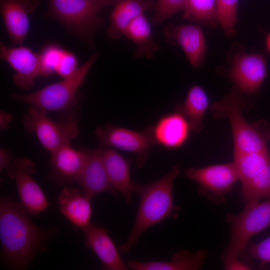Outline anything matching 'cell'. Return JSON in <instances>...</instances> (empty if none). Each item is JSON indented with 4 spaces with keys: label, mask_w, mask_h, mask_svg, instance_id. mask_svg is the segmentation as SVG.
<instances>
[{
    "label": "cell",
    "mask_w": 270,
    "mask_h": 270,
    "mask_svg": "<svg viewBox=\"0 0 270 270\" xmlns=\"http://www.w3.org/2000/svg\"><path fill=\"white\" fill-rule=\"evenodd\" d=\"M20 203L2 197L0 200V239L8 264L24 269L38 252L45 251L52 232L34 225Z\"/></svg>",
    "instance_id": "6da1fadb"
},
{
    "label": "cell",
    "mask_w": 270,
    "mask_h": 270,
    "mask_svg": "<svg viewBox=\"0 0 270 270\" xmlns=\"http://www.w3.org/2000/svg\"><path fill=\"white\" fill-rule=\"evenodd\" d=\"M180 170L176 164L167 174L152 182L134 184V192L139 196V205L132 230L126 242L120 246V252H129L145 230L170 216L174 208L173 183Z\"/></svg>",
    "instance_id": "7a4b0ae2"
},
{
    "label": "cell",
    "mask_w": 270,
    "mask_h": 270,
    "mask_svg": "<svg viewBox=\"0 0 270 270\" xmlns=\"http://www.w3.org/2000/svg\"><path fill=\"white\" fill-rule=\"evenodd\" d=\"M228 220L231 232L223 258L224 268L228 270H249L238 256L254 234L270 226V198L246 204L242 211L228 216Z\"/></svg>",
    "instance_id": "3957f363"
},
{
    "label": "cell",
    "mask_w": 270,
    "mask_h": 270,
    "mask_svg": "<svg viewBox=\"0 0 270 270\" xmlns=\"http://www.w3.org/2000/svg\"><path fill=\"white\" fill-rule=\"evenodd\" d=\"M246 106L243 93L235 86L231 92L211 106L216 118H228L233 138L234 153L259 152L268 150L266 138L256 125L249 124L244 118L242 110Z\"/></svg>",
    "instance_id": "277c9868"
},
{
    "label": "cell",
    "mask_w": 270,
    "mask_h": 270,
    "mask_svg": "<svg viewBox=\"0 0 270 270\" xmlns=\"http://www.w3.org/2000/svg\"><path fill=\"white\" fill-rule=\"evenodd\" d=\"M98 54H93L72 75L28 94L14 93L12 98L48 112H62L70 109L77 100V91L82 84Z\"/></svg>",
    "instance_id": "5b68a950"
},
{
    "label": "cell",
    "mask_w": 270,
    "mask_h": 270,
    "mask_svg": "<svg viewBox=\"0 0 270 270\" xmlns=\"http://www.w3.org/2000/svg\"><path fill=\"white\" fill-rule=\"evenodd\" d=\"M102 8L96 0H48L44 16L58 20L74 34L90 42L104 23L97 14Z\"/></svg>",
    "instance_id": "8992f818"
},
{
    "label": "cell",
    "mask_w": 270,
    "mask_h": 270,
    "mask_svg": "<svg viewBox=\"0 0 270 270\" xmlns=\"http://www.w3.org/2000/svg\"><path fill=\"white\" fill-rule=\"evenodd\" d=\"M23 124L28 131L36 134L42 145L50 154L70 144L79 132L74 120L54 121L48 116L46 112L32 106L28 108Z\"/></svg>",
    "instance_id": "52a82bcc"
},
{
    "label": "cell",
    "mask_w": 270,
    "mask_h": 270,
    "mask_svg": "<svg viewBox=\"0 0 270 270\" xmlns=\"http://www.w3.org/2000/svg\"><path fill=\"white\" fill-rule=\"evenodd\" d=\"M184 172L186 176L198 184L200 194L216 204L224 200L226 194L239 179L234 162L198 168H190Z\"/></svg>",
    "instance_id": "ba28073f"
},
{
    "label": "cell",
    "mask_w": 270,
    "mask_h": 270,
    "mask_svg": "<svg viewBox=\"0 0 270 270\" xmlns=\"http://www.w3.org/2000/svg\"><path fill=\"white\" fill-rule=\"evenodd\" d=\"M95 134L100 144L116 147L136 154V164L139 168L145 164L150 148L156 144L153 126H150L141 132H136L114 125L98 127Z\"/></svg>",
    "instance_id": "9c48e42d"
},
{
    "label": "cell",
    "mask_w": 270,
    "mask_h": 270,
    "mask_svg": "<svg viewBox=\"0 0 270 270\" xmlns=\"http://www.w3.org/2000/svg\"><path fill=\"white\" fill-rule=\"evenodd\" d=\"M6 170L8 175L15 180L21 204L28 212L36 214L48 207V203L43 191L32 176L35 172L32 160L17 158Z\"/></svg>",
    "instance_id": "30bf717a"
},
{
    "label": "cell",
    "mask_w": 270,
    "mask_h": 270,
    "mask_svg": "<svg viewBox=\"0 0 270 270\" xmlns=\"http://www.w3.org/2000/svg\"><path fill=\"white\" fill-rule=\"evenodd\" d=\"M228 74L234 86L243 94L256 92L267 75L264 56L244 52L236 54Z\"/></svg>",
    "instance_id": "8fae6325"
},
{
    "label": "cell",
    "mask_w": 270,
    "mask_h": 270,
    "mask_svg": "<svg viewBox=\"0 0 270 270\" xmlns=\"http://www.w3.org/2000/svg\"><path fill=\"white\" fill-rule=\"evenodd\" d=\"M0 56L15 70L14 83L18 88L30 89L40 76L39 54L22 45L8 48L0 42Z\"/></svg>",
    "instance_id": "7c38bea8"
},
{
    "label": "cell",
    "mask_w": 270,
    "mask_h": 270,
    "mask_svg": "<svg viewBox=\"0 0 270 270\" xmlns=\"http://www.w3.org/2000/svg\"><path fill=\"white\" fill-rule=\"evenodd\" d=\"M40 2L0 0L2 20L12 45H22L29 29V15L34 12Z\"/></svg>",
    "instance_id": "4fadbf2b"
},
{
    "label": "cell",
    "mask_w": 270,
    "mask_h": 270,
    "mask_svg": "<svg viewBox=\"0 0 270 270\" xmlns=\"http://www.w3.org/2000/svg\"><path fill=\"white\" fill-rule=\"evenodd\" d=\"M163 34L168 42L179 45L182 48L193 67L202 64L206 54V42L199 26L170 24L164 27Z\"/></svg>",
    "instance_id": "5bb4252c"
},
{
    "label": "cell",
    "mask_w": 270,
    "mask_h": 270,
    "mask_svg": "<svg viewBox=\"0 0 270 270\" xmlns=\"http://www.w3.org/2000/svg\"><path fill=\"white\" fill-rule=\"evenodd\" d=\"M103 145L86 150V162L77 182L84 195L92 198L98 194L108 192L117 195V192L108 178L103 160Z\"/></svg>",
    "instance_id": "9a60e30c"
},
{
    "label": "cell",
    "mask_w": 270,
    "mask_h": 270,
    "mask_svg": "<svg viewBox=\"0 0 270 270\" xmlns=\"http://www.w3.org/2000/svg\"><path fill=\"white\" fill-rule=\"evenodd\" d=\"M86 156V150H76L72 148L70 144L58 148L51 153L50 180L58 184L77 182Z\"/></svg>",
    "instance_id": "2e32d148"
},
{
    "label": "cell",
    "mask_w": 270,
    "mask_h": 270,
    "mask_svg": "<svg viewBox=\"0 0 270 270\" xmlns=\"http://www.w3.org/2000/svg\"><path fill=\"white\" fill-rule=\"evenodd\" d=\"M83 232L86 246L98 256L103 269L128 270L127 264L124 262L114 243L103 226L90 223Z\"/></svg>",
    "instance_id": "e0dca14e"
},
{
    "label": "cell",
    "mask_w": 270,
    "mask_h": 270,
    "mask_svg": "<svg viewBox=\"0 0 270 270\" xmlns=\"http://www.w3.org/2000/svg\"><path fill=\"white\" fill-rule=\"evenodd\" d=\"M152 126L156 144L168 149L182 146L191 130L186 118L176 111L162 116Z\"/></svg>",
    "instance_id": "ac0fdd59"
},
{
    "label": "cell",
    "mask_w": 270,
    "mask_h": 270,
    "mask_svg": "<svg viewBox=\"0 0 270 270\" xmlns=\"http://www.w3.org/2000/svg\"><path fill=\"white\" fill-rule=\"evenodd\" d=\"M90 200L77 188L66 186L58 194L57 201L62 215L83 230L90 223L92 208Z\"/></svg>",
    "instance_id": "d6986e66"
},
{
    "label": "cell",
    "mask_w": 270,
    "mask_h": 270,
    "mask_svg": "<svg viewBox=\"0 0 270 270\" xmlns=\"http://www.w3.org/2000/svg\"><path fill=\"white\" fill-rule=\"evenodd\" d=\"M103 160L112 185L130 204L134 184L130 175L132 160L126 159L111 147L104 149Z\"/></svg>",
    "instance_id": "ffe728a7"
},
{
    "label": "cell",
    "mask_w": 270,
    "mask_h": 270,
    "mask_svg": "<svg viewBox=\"0 0 270 270\" xmlns=\"http://www.w3.org/2000/svg\"><path fill=\"white\" fill-rule=\"evenodd\" d=\"M207 256L206 250L190 252L180 250L175 252L170 261L142 262L129 260L128 268L135 270H196L200 268Z\"/></svg>",
    "instance_id": "44dd1931"
},
{
    "label": "cell",
    "mask_w": 270,
    "mask_h": 270,
    "mask_svg": "<svg viewBox=\"0 0 270 270\" xmlns=\"http://www.w3.org/2000/svg\"><path fill=\"white\" fill-rule=\"evenodd\" d=\"M156 6V4L150 0H120L110 13L106 35L111 38H120L131 21Z\"/></svg>",
    "instance_id": "7402d4cb"
},
{
    "label": "cell",
    "mask_w": 270,
    "mask_h": 270,
    "mask_svg": "<svg viewBox=\"0 0 270 270\" xmlns=\"http://www.w3.org/2000/svg\"><path fill=\"white\" fill-rule=\"evenodd\" d=\"M208 104L204 90L199 86L194 85L188 90L185 100L177 104L174 110L186 118L192 131L198 132L204 127L202 120Z\"/></svg>",
    "instance_id": "603a6c76"
},
{
    "label": "cell",
    "mask_w": 270,
    "mask_h": 270,
    "mask_svg": "<svg viewBox=\"0 0 270 270\" xmlns=\"http://www.w3.org/2000/svg\"><path fill=\"white\" fill-rule=\"evenodd\" d=\"M123 34L136 45L134 52L135 56L151 58L160 46L152 37L151 26L144 14L131 21L125 28Z\"/></svg>",
    "instance_id": "cb8c5ba5"
},
{
    "label": "cell",
    "mask_w": 270,
    "mask_h": 270,
    "mask_svg": "<svg viewBox=\"0 0 270 270\" xmlns=\"http://www.w3.org/2000/svg\"><path fill=\"white\" fill-rule=\"evenodd\" d=\"M241 183V194L246 204L270 198V162Z\"/></svg>",
    "instance_id": "d4e9b609"
},
{
    "label": "cell",
    "mask_w": 270,
    "mask_h": 270,
    "mask_svg": "<svg viewBox=\"0 0 270 270\" xmlns=\"http://www.w3.org/2000/svg\"><path fill=\"white\" fill-rule=\"evenodd\" d=\"M183 18L216 26L218 22L216 0H186Z\"/></svg>",
    "instance_id": "484cf974"
},
{
    "label": "cell",
    "mask_w": 270,
    "mask_h": 270,
    "mask_svg": "<svg viewBox=\"0 0 270 270\" xmlns=\"http://www.w3.org/2000/svg\"><path fill=\"white\" fill-rule=\"evenodd\" d=\"M238 0H216L218 22L227 36L235 34Z\"/></svg>",
    "instance_id": "4316f807"
},
{
    "label": "cell",
    "mask_w": 270,
    "mask_h": 270,
    "mask_svg": "<svg viewBox=\"0 0 270 270\" xmlns=\"http://www.w3.org/2000/svg\"><path fill=\"white\" fill-rule=\"evenodd\" d=\"M64 50L58 45L50 44L39 54L40 76H48L56 72Z\"/></svg>",
    "instance_id": "83f0119b"
},
{
    "label": "cell",
    "mask_w": 270,
    "mask_h": 270,
    "mask_svg": "<svg viewBox=\"0 0 270 270\" xmlns=\"http://www.w3.org/2000/svg\"><path fill=\"white\" fill-rule=\"evenodd\" d=\"M186 0H158L156 10L151 20L154 24H161L178 10H184Z\"/></svg>",
    "instance_id": "f1b7e54d"
},
{
    "label": "cell",
    "mask_w": 270,
    "mask_h": 270,
    "mask_svg": "<svg viewBox=\"0 0 270 270\" xmlns=\"http://www.w3.org/2000/svg\"><path fill=\"white\" fill-rule=\"evenodd\" d=\"M78 62L76 55L72 52L64 50L56 72L62 78L74 74L78 68Z\"/></svg>",
    "instance_id": "f546056e"
},
{
    "label": "cell",
    "mask_w": 270,
    "mask_h": 270,
    "mask_svg": "<svg viewBox=\"0 0 270 270\" xmlns=\"http://www.w3.org/2000/svg\"><path fill=\"white\" fill-rule=\"evenodd\" d=\"M248 248L251 258L262 263L270 262V236L258 243L250 244Z\"/></svg>",
    "instance_id": "4dcf8cb0"
},
{
    "label": "cell",
    "mask_w": 270,
    "mask_h": 270,
    "mask_svg": "<svg viewBox=\"0 0 270 270\" xmlns=\"http://www.w3.org/2000/svg\"><path fill=\"white\" fill-rule=\"evenodd\" d=\"M12 162L10 152L1 147L0 148V170L6 169Z\"/></svg>",
    "instance_id": "1f68e13d"
},
{
    "label": "cell",
    "mask_w": 270,
    "mask_h": 270,
    "mask_svg": "<svg viewBox=\"0 0 270 270\" xmlns=\"http://www.w3.org/2000/svg\"><path fill=\"white\" fill-rule=\"evenodd\" d=\"M12 120V118L10 114L4 111L0 112V126L2 129L6 128Z\"/></svg>",
    "instance_id": "d6a6232c"
},
{
    "label": "cell",
    "mask_w": 270,
    "mask_h": 270,
    "mask_svg": "<svg viewBox=\"0 0 270 270\" xmlns=\"http://www.w3.org/2000/svg\"><path fill=\"white\" fill-rule=\"evenodd\" d=\"M102 7L112 4L116 2H118L120 0H96Z\"/></svg>",
    "instance_id": "836d02e7"
},
{
    "label": "cell",
    "mask_w": 270,
    "mask_h": 270,
    "mask_svg": "<svg viewBox=\"0 0 270 270\" xmlns=\"http://www.w3.org/2000/svg\"><path fill=\"white\" fill-rule=\"evenodd\" d=\"M256 125L264 134L266 140H270V127L268 128H260L257 124Z\"/></svg>",
    "instance_id": "e575fe53"
},
{
    "label": "cell",
    "mask_w": 270,
    "mask_h": 270,
    "mask_svg": "<svg viewBox=\"0 0 270 270\" xmlns=\"http://www.w3.org/2000/svg\"><path fill=\"white\" fill-rule=\"evenodd\" d=\"M267 50L270 52V33L268 34L266 38Z\"/></svg>",
    "instance_id": "d590c367"
}]
</instances>
